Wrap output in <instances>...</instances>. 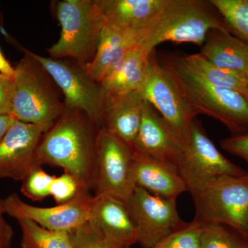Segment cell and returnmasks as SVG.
<instances>
[{"label":"cell","instance_id":"1","mask_svg":"<svg viewBox=\"0 0 248 248\" xmlns=\"http://www.w3.org/2000/svg\"><path fill=\"white\" fill-rule=\"evenodd\" d=\"M100 128L82 111L65 107L41 138L37 148L39 163L62 168L76 178L81 188L93 190Z\"/></svg>","mask_w":248,"mask_h":248},{"label":"cell","instance_id":"2","mask_svg":"<svg viewBox=\"0 0 248 248\" xmlns=\"http://www.w3.org/2000/svg\"><path fill=\"white\" fill-rule=\"evenodd\" d=\"M160 63L196 116L218 120L234 136L248 134V101L244 96L210 84L187 66L184 56L166 55Z\"/></svg>","mask_w":248,"mask_h":248},{"label":"cell","instance_id":"3","mask_svg":"<svg viewBox=\"0 0 248 248\" xmlns=\"http://www.w3.org/2000/svg\"><path fill=\"white\" fill-rule=\"evenodd\" d=\"M10 115L17 121L48 130L65 110L58 86L42 65L24 49L15 67Z\"/></svg>","mask_w":248,"mask_h":248},{"label":"cell","instance_id":"4","mask_svg":"<svg viewBox=\"0 0 248 248\" xmlns=\"http://www.w3.org/2000/svg\"><path fill=\"white\" fill-rule=\"evenodd\" d=\"M212 30L229 32L210 1L169 0L157 19L145 31L140 46L149 54L164 42L202 47Z\"/></svg>","mask_w":248,"mask_h":248},{"label":"cell","instance_id":"5","mask_svg":"<svg viewBox=\"0 0 248 248\" xmlns=\"http://www.w3.org/2000/svg\"><path fill=\"white\" fill-rule=\"evenodd\" d=\"M61 32L48 49L50 58L65 59L86 67L93 61L105 26L97 0H63L55 4Z\"/></svg>","mask_w":248,"mask_h":248},{"label":"cell","instance_id":"6","mask_svg":"<svg viewBox=\"0 0 248 248\" xmlns=\"http://www.w3.org/2000/svg\"><path fill=\"white\" fill-rule=\"evenodd\" d=\"M200 223H218L248 241V173L223 176L190 192Z\"/></svg>","mask_w":248,"mask_h":248},{"label":"cell","instance_id":"7","mask_svg":"<svg viewBox=\"0 0 248 248\" xmlns=\"http://www.w3.org/2000/svg\"><path fill=\"white\" fill-rule=\"evenodd\" d=\"M29 51L53 78L63 94L66 108L82 111L102 127L104 98L102 85L94 81L84 67L71 60L41 56Z\"/></svg>","mask_w":248,"mask_h":248},{"label":"cell","instance_id":"8","mask_svg":"<svg viewBox=\"0 0 248 248\" xmlns=\"http://www.w3.org/2000/svg\"><path fill=\"white\" fill-rule=\"evenodd\" d=\"M179 171L190 192L223 176L248 174L217 149L202 122L197 119L191 124L185 155Z\"/></svg>","mask_w":248,"mask_h":248},{"label":"cell","instance_id":"9","mask_svg":"<svg viewBox=\"0 0 248 248\" xmlns=\"http://www.w3.org/2000/svg\"><path fill=\"white\" fill-rule=\"evenodd\" d=\"M133 160V150L101 127L97 137L94 195H109L125 202L135 187Z\"/></svg>","mask_w":248,"mask_h":248},{"label":"cell","instance_id":"10","mask_svg":"<svg viewBox=\"0 0 248 248\" xmlns=\"http://www.w3.org/2000/svg\"><path fill=\"white\" fill-rule=\"evenodd\" d=\"M139 91L143 99L159 112L186 144L191 124L197 116L158 61L155 50L148 57L144 79Z\"/></svg>","mask_w":248,"mask_h":248},{"label":"cell","instance_id":"11","mask_svg":"<svg viewBox=\"0 0 248 248\" xmlns=\"http://www.w3.org/2000/svg\"><path fill=\"white\" fill-rule=\"evenodd\" d=\"M125 203L138 230V244L143 248H153L186 223L178 213L177 200L152 195L137 186Z\"/></svg>","mask_w":248,"mask_h":248},{"label":"cell","instance_id":"12","mask_svg":"<svg viewBox=\"0 0 248 248\" xmlns=\"http://www.w3.org/2000/svg\"><path fill=\"white\" fill-rule=\"evenodd\" d=\"M94 195L81 189L73 200L53 207H37L22 200L17 194L4 200L5 213L16 220L25 218L51 231L71 232L89 221Z\"/></svg>","mask_w":248,"mask_h":248},{"label":"cell","instance_id":"13","mask_svg":"<svg viewBox=\"0 0 248 248\" xmlns=\"http://www.w3.org/2000/svg\"><path fill=\"white\" fill-rule=\"evenodd\" d=\"M43 129L16 121L0 142V179L23 181L34 170L42 167L37 148Z\"/></svg>","mask_w":248,"mask_h":248},{"label":"cell","instance_id":"14","mask_svg":"<svg viewBox=\"0 0 248 248\" xmlns=\"http://www.w3.org/2000/svg\"><path fill=\"white\" fill-rule=\"evenodd\" d=\"M134 151L179 169L186 144L159 112L145 101Z\"/></svg>","mask_w":248,"mask_h":248},{"label":"cell","instance_id":"15","mask_svg":"<svg viewBox=\"0 0 248 248\" xmlns=\"http://www.w3.org/2000/svg\"><path fill=\"white\" fill-rule=\"evenodd\" d=\"M88 222L111 247L131 248L138 244V228L125 202L118 199L94 195Z\"/></svg>","mask_w":248,"mask_h":248},{"label":"cell","instance_id":"16","mask_svg":"<svg viewBox=\"0 0 248 248\" xmlns=\"http://www.w3.org/2000/svg\"><path fill=\"white\" fill-rule=\"evenodd\" d=\"M144 102L140 91L121 94L104 93L102 127L133 151L141 125Z\"/></svg>","mask_w":248,"mask_h":248},{"label":"cell","instance_id":"17","mask_svg":"<svg viewBox=\"0 0 248 248\" xmlns=\"http://www.w3.org/2000/svg\"><path fill=\"white\" fill-rule=\"evenodd\" d=\"M133 176L135 187L162 198L177 200L187 191L177 167L135 151Z\"/></svg>","mask_w":248,"mask_h":248},{"label":"cell","instance_id":"18","mask_svg":"<svg viewBox=\"0 0 248 248\" xmlns=\"http://www.w3.org/2000/svg\"><path fill=\"white\" fill-rule=\"evenodd\" d=\"M105 26L120 30L146 31L169 0H97Z\"/></svg>","mask_w":248,"mask_h":248},{"label":"cell","instance_id":"19","mask_svg":"<svg viewBox=\"0 0 248 248\" xmlns=\"http://www.w3.org/2000/svg\"><path fill=\"white\" fill-rule=\"evenodd\" d=\"M144 31L120 30L104 26L101 32L97 53L85 69L101 84L104 77L132 49L141 45Z\"/></svg>","mask_w":248,"mask_h":248},{"label":"cell","instance_id":"20","mask_svg":"<svg viewBox=\"0 0 248 248\" xmlns=\"http://www.w3.org/2000/svg\"><path fill=\"white\" fill-rule=\"evenodd\" d=\"M200 53L219 68L244 73L248 68V44L227 31H210Z\"/></svg>","mask_w":248,"mask_h":248},{"label":"cell","instance_id":"21","mask_svg":"<svg viewBox=\"0 0 248 248\" xmlns=\"http://www.w3.org/2000/svg\"><path fill=\"white\" fill-rule=\"evenodd\" d=\"M150 55L141 46L130 50L104 77L101 82L104 93L121 94L139 91L144 79Z\"/></svg>","mask_w":248,"mask_h":248},{"label":"cell","instance_id":"22","mask_svg":"<svg viewBox=\"0 0 248 248\" xmlns=\"http://www.w3.org/2000/svg\"><path fill=\"white\" fill-rule=\"evenodd\" d=\"M187 66L213 86L234 91L248 101V80L246 73L215 66L202 54L184 56Z\"/></svg>","mask_w":248,"mask_h":248},{"label":"cell","instance_id":"23","mask_svg":"<svg viewBox=\"0 0 248 248\" xmlns=\"http://www.w3.org/2000/svg\"><path fill=\"white\" fill-rule=\"evenodd\" d=\"M17 221L22 231L21 248H73L69 232L46 229L29 218Z\"/></svg>","mask_w":248,"mask_h":248},{"label":"cell","instance_id":"24","mask_svg":"<svg viewBox=\"0 0 248 248\" xmlns=\"http://www.w3.org/2000/svg\"><path fill=\"white\" fill-rule=\"evenodd\" d=\"M232 35L248 44V0H210Z\"/></svg>","mask_w":248,"mask_h":248},{"label":"cell","instance_id":"25","mask_svg":"<svg viewBox=\"0 0 248 248\" xmlns=\"http://www.w3.org/2000/svg\"><path fill=\"white\" fill-rule=\"evenodd\" d=\"M200 248H248V241L221 223H204Z\"/></svg>","mask_w":248,"mask_h":248},{"label":"cell","instance_id":"26","mask_svg":"<svg viewBox=\"0 0 248 248\" xmlns=\"http://www.w3.org/2000/svg\"><path fill=\"white\" fill-rule=\"evenodd\" d=\"M202 223L194 219L161 239L153 248H200Z\"/></svg>","mask_w":248,"mask_h":248},{"label":"cell","instance_id":"27","mask_svg":"<svg viewBox=\"0 0 248 248\" xmlns=\"http://www.w3.org/2000/svg\"><path fill=\"white\" fill-rule=\"evenodd\" d=\"M55 176L45 172L42 167L37 168L24 181L21 192L33 202H41L50 196V187Z\"/></svg>","mask_w":248,"mask_h":248},{"label":"cell","instance_id":"28","mask_svg":"<svg viewBox=\"0 0 248 248\" xmlns=\"http://www.w3.org/2000/svg\"><path fill=\"white\" fill-rule=\"evenodd\" d=\"M78 180L68 173L64 172L60 177H54L50 187V196L58 205L73 200L81 190ZM86 190V189H85Z\"/></svg>","mask_w":248,"mask_h":248},{"label":"cell","instance_id":"29","mask_svg":"<svg viewBox=\"0 0 248 248\" xmlns=\"http://www.w3.org/2000/svg\"><path fill=\"white\" fill-rule=\"evenodd\" d=\"M69 234L73 248H113L94 231L89 222Z\"/></svg>","mask_w":248,"mask_h":248},{"label":"cell","instance_id":"30","mask_svg":"<svg viewBox=\"0 0 248 248\" xmlns=\"http://www.w3.org/2000/svg\"><path fill=\"white\" fill-rule=\"evenodd\" d=\"M220 146L225 151L239 156L248 164V134L222 140Z\"/></svg>","mask_w":248,"mask_h":248},{"label":"cell","instance_id":"31","mask_svg":"<svg viewBox=\"0 0 248 248\" xmlns=\"http://www.w3.org/2000/svg\"><path fill=\"white\" fill-rule=\"evenodd\" d=\"M13 96V79L0 73V115H10Z\"/></svg>","mask_w":248,"mask_h":248},{"label":"cell","instance_id":"32","mask_svg":"<svg viewBox=\"0 0 248 248\" xmlns=\"http://www.w3.org/2000/svg\"><path fill=\"white\" fill-rule=\"evenodd\" d=\"M4 200L0 198V248H12L14 232L4 218Z\"/></svg>","mask_w":248,"mask_h":248},{"label":"cell","instance_id":"33","mask_svg":"<svg viewBox=\"0 0 248 248\" xmlns=\"http://www.w3.org/2000/svg\"><path fill=\"white\" fill-rule=\"evenodd\" d=\"M16 121L11 115H0V142Z\"/></svg>","mask_w":248,"mask_h":248},{"label":"cell","instance_id":"34","mask_svg":"<svg viewBox=\"0 0 248 248\" xmlns=\"http://www.w3.org/2000/svg\"><path fill=\"white\" fill-rule=\"evenodd\" d=\"M0 73L13 78L15 73V68L11 66L9 62L5 58L0 49Z\"/></svg>","mask_w":248,"mask_h":248},{"label":"cell","instance_id":"35","mask_svg":"<svg viewBox=\"0 0 248 248\" xmlns=\"http://www.w3.org/2000/svg\"><path fill=\"white\" fill-rule=\"evenodd\" d=\"M246 76H247V78H248V68L247 71H246Z\"/></svg>","mask_w":248,"mask_h":248}]
</instances>
